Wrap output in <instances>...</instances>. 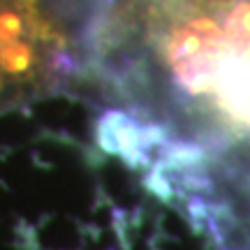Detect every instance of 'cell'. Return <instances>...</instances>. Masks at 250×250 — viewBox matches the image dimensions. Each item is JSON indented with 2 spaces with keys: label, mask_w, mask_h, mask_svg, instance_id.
<instances>
[{
  "label": "cell",
  "mask_w": 250,
  "mask_h": 250,
  "mask_svg": "<svg viewBox=\"0 0 250 250\" xmlns=\"http://www.w3.org/2000/svg\"><path fill=\"white\" fill-rule=\"evenodd\" d=\"M86 77L102 142L250 250V0H95Z\"/></svg>",
  "instance_id": "cell-1"
},
{
  "label": "cell",
  "mask_w": 250,
  "mask_h": 250,
  "mask_svg": "<svg viewBox=\"0 0 250 250\" xmlns=\"http://www.w3.org/2000/svg\"><path fill=\"white\" fill-rule=\"evenodd\" d=\"M9 98H7V88H5V79H2V74H0V114H5L9 111Z\"/></svg>",
  "instance_id": "cell-2"
}]
</instances>
